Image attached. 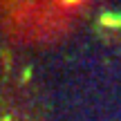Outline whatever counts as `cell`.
<instances>
[{
	"label": "cell",
	"instance_id": "cell-1",
	"mask_svg": "<svg viewBox=\"0 0 121 121\" xmlns=\"http://www.w3.org/2000/svg\"><path fill=\"white\" fill-rule=\"evenodd\" d=\"M101 25H105V27H121V13H103V16H101Z\"/></svg>",
	"mask_w": 121,
	"mask_h": 121
},
{
	"label": "cell",
	"instance_id": "cell-2",
	"mask_svg": "<svg viewBox=\"0 0 121 121\" xmlns=\"http://www.w3.org/2000/svg\"><path fill=\"white\" fill-rule=\"evenodd\" d=\"M60 4H65V7H69V4H78V2H83V0H58Z\"/></svg>",
	"mask_w": 121,
	"mask_h": 121
}]
</instances>
